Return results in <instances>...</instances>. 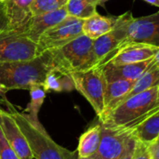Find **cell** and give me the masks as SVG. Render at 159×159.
Segmentation results:
<instances>
[{"label": "cell", "mask_w": 159, "mask_h": 159, "mask_svg": "<svg viewBox=\"0 0 159 159\" xmlns=\"http://www.w3.org/2000/svg\"><path fill=\"white\" fill-rule=\"evenodd\" d=\"M157 90L158 87H155L126 99L114 109L99 117V122L106 128L132 131L159 109Z\"/></svg>", "instance_id": "6da1fadb"}, {"label": "cell", "mask_w": 159, "mask_h": 159, "mask_svg": "<svg viewBox=\"0 0 159 159\" xmlns=\"http://www.w3.org/2000/svg\"><path fill=\"white\" fill-rule=\"evenodd\" d=\"M52 69L53 57L50 50L28 61L0 62V84L7 91L30 90L34 86H42Z\"/></svg>", "instance_id": "7a4b0ae2"}, {"label": "cell", "mask_w": 159, "mask_h": 159, "mask_svg": "<svg viewBox=\"0 0 159 159\" xmlns=\"http://www.w3.org/2000/svg\"><path fill=\"white\" fill-rule=\"evenodd\" d=\"M14 119L24 134L35 159H77V151H70L57 144L39 120L31 119L25 113L10 109Z\"/></svg>", "instance_id": "3957f363"}, {"label": "cell", "mask_w": 159, "mask_h": 159, "mask_svg": "<svg viewBox=\"0 0 159 159\" xmlns=\"http://www.w3.org/2000/svg\"><path fill=\"white\" fill-rule=\"evenodd\" d=\"M53 69L71 75L99 66L93 49V39L82 34L61 48L50 50Z\"/></svg>", "instance_id": "277c9868"}, {"label": "cell", "mask_w": 159, "mask_h": 159, "mask_svg": "<svg viewBox=\"0 0 159 159\" xmlns=\"http://www.w3.org/2000/svg\"><path fill=\"white\" fill-rule=\"evenodd\" d=\"M113 30L119 40V48L129 43L159 47V11L140 18H135L131 11H127L117 16Z\"/></svg>", "instance_id": "5b68a950"}, {"label": "cell", "mask_w": 159, "mask_h": 159, "mask_svg": "<svg viewBox=\"0 0 159 159\" xmlns=\"http://www.w3.org/2000/svg\"><path fill=\"white\" fill-rule=\"evenodd\" d=\"M75 89L90 103L99 118L104 112L105 78L101 66L71 74Z\"/></svg>", "instance_id": "8992f818"}, {"label": "cell", "mask_w": 159, "mask_h": 159, "mask_svg": "<svg viewBox=\"0 0 159 159\" xmlns=\"http://www.w3.org/2000/svg\"><path fill=\"white\" fill-rule=\"evenodd\" d=\"M38 55L37 44L20 31L0 33V62L28 61Z\"/></svg>", "instance_id": "52a82bcc"}, {"label": "cell", "mask_w": 159, "mask_h": 159, "mask_svg": "<svg viewBox=\"0 0 159 159\" xmlns=\"http://www.w3.org/2000/svg\"><path fill=\"white\" fill-rule=\"evenodd\" d=\"M84 20L68 15L61 22L47 30L36 42L38 53L63 47L76 37L84 34Z\"/></svg>", "instance_id": "ba28073f"}, {"label": "cell", "mask_w": 159, "mask_h": 159, "mask_svg": "<svg viewBox=\"0 0 159 159\" xmlns=\"http://www.w3.org/2000/svg\"><path fill=\"white\" fill-rule=\"evenodd\" d=\"M131 137V130L102 126L101 142L94 157L96 159H119Z\"/></svg>", "instance_id": "9c48e42d"}, {"label": "cell", "mask_w": 159, "mask_h": 159, "mask_svg": "<svg viewBox=\"0 0 159 159\" xmlns=\"http://www.w3.org/2000/svg\"><path fill=\"white\" fill-rule=\"evenodd\" d=\"M0 128L2 132L20 159H34L29 143L10 112L0 109Z\"/></svg>", "instance_id": "30bf717a"}, {"label": "cell", "mask_w": 159, "mask_h": 159, "mask_svg": "<svg viewBox=\"0 0 159 159\" xmlns=\"http://www.w3.org/2000/svg\"><path fill=\"white\" fill-rule=\"evenodd\" d=\"M67 16L68 12L65 7L48 13L32 16L27 23L17 31H20L22 34L36 43L47 30L61 22Z\"/></svg>", "instance_id": "8fae6325"}, {"label": "cell", "mask_w": 159, "mask_h": 159, "mask_svg": "<svg viewBox=\"0 0 159 159\" xmlns=\"http://www.w3.org/2000/svg\"><path fill=\"white\" fill-rule=\"evenodd\" d=\"M159 47L143 43H129L119 48L106 62L115 65L135 63L153 59Z\"/></svg>", "instance_id": "7c38bea8"}, {"label": "cell", "mask_w": 159, "mask_h": 159, "mask_svg": "<svg viewBox=\"0 0 159 159\" xmlns=\"http://www.w3.org/2000/svg\"><path fill=\"white\" fill-rule=\"evenodd\" d=\"M152 62L153 59H150L141 62L121 65H115L110 62H105L100 66L102 70L105 81L122 79L135 82L148 69Z\"/></svg>", "instance_id": "4fadbf2b"}, {"label": "cell", "mask_w": 159, "mask_h": 159, "mask_svg": "<svg viewBox=\"0 0 159 159\" xmlns=\"http://www.w3.org/2000/svg\"><path fill=\"white\" fill-rule=\"evenodd\" d=\"M34 0H8L6 2V10L8 20V29L20 30L32 17L31 6Z\"/></svg>", "instance_id": "5bb4252c"}, {"label": "cell", "mask_w": 159, "mask_h": 159, "mask_svg": "<svg viewBox=\"0 0 159 159\" xmlns=\"http://www.w3.org/2000/svg\"><path fill=\"white\" fill-rule=\"evenodd\" d=\"M105 82L106 84H105V92H104L103 114L111 111L116 106H117L126 98V96L130 91L134 84V82L122 80V79L105 81Z\"/></svg>", "instance_id": "9a60e30c"}, {"label": "cell", "mask_w": 159, "mask_h": 159, "mask_svg": "<svg viewBox=\"0 0 159 159\" xmlns=\"http://www.w3.org/2000/svg\"><path fill=\"white\" fill-rule=\"evenodd\" d=\"M117 16L105 17L96 12L91 17L84 20L82 30L83 34L91 39H97L98 37L112 31L116 23Z\"/></svg>", "instance_id": "2e32d148"}, {"label": "cell", "mask_w": 159, "mask_h": 159, "mask_svg": "<svg viewBox=\"0 0 159 159\" xmlns=\"http://www.w3.org/2000/svg\"><path fill=\"white\" fill-rule=\"evenodd\" d=\"M119 48V40L114 30L93 40L94 54L98 65H102L108 61Z\"/></svg>", "instance_id": "e0dca14e"}, {"label": "cell", "mask_w": 159, "mask_h": 159, "mask_svg": "<svg viewBox=\"0 0 159 159\" xmlns=\"http://www.w3.org/2000/svg\"><path fill=\"white\" fill-rule=\"evenodd\" d=\"M101 132L102 125L98 122L81 134L76 150L79 157H89L96 154L101 142Z\"/></svg>", "instance_id": "ac0fdd59"}, {"label": "cell", "mask_w": 159, "mask_h": 159, "mask_svg": "<svg viewBox=\"0 0 159 159\" xmlns=\"http://www.w3.org/2000/svg\"><path fill=\"white\" fill-rule=\"evenodd\" d=\"M137 141L149 144L159 137V109L132 130Z\"/></svg>", "instance_id": "d6986e66"}, {"label": "cell", "mask_w": 159, "mask_h": 159, "mask_svg": "<svg viewBox=\"0 0 159 159\" xmlns=\"http://www.w3.org/2000/svg\"><path fill=\"white\" fill-rule=\"evenodd\" d=\"M42 87L46 92H63L72 91L75 89V84L71 75L62 74L55 69H52L47 75Z\"/></svg>", "instance_id": "ffe728a7"}, {"label": "cell", "mask_w": 159, "mask_h": 159, "mask_svg": "<svg viewBox=\"0 0 159 159\" xmlns=\"http://www.w3.org/2000/svg\"><path fill=\"white\" fill-rule=\"evenodd\" d=\"M158 86L159 69L157 67V65L155 64L154 60H153V62L150 64L148 69L134 82L132 89H130V91L128 93V95L126 96V98L123 101H125L126 99H128L131 96H134L136 94H139L141 92L146 91L150 89H153V88L158 87Z\"/></svg>", "instance_id": "44dd1931"}, {"label": "cell", "mask_w": 159, "mask_h": 159, "mask_svg": "<svg viewBox=\"0 0 159 159\" xmlns=\"http://www.w3.org/2000/svg\"><path fill=\"white\" fill-rule=\"evenodd\" d=\"M68 15L86 20L97 12V6L92 0H68L66 6Z\"/></svg>", "instance_id": "7402d4cb"}, {"label": "cell", "mask_w": 159, "mask_h": 159, "mask_svg": "<svg viewBox=\"0 0 159 159\" xmlns=\"http://www.w3.org/2000/svg\"><path fill=\"white\" fill-rule=\"evenodd\" d=\"M29 91L31 100L23 113H25L31 119L38 120V113L44 103L47 92L44 88L39 85L32 87Z\"/></svg>", "instance_id": "603a6c76"}, {"label": "cell", "mask_w": 159, "mask_h": 159, "mask_svg": "<svg viewBox=\"0 0 159 159\" xmlns=\"http://www.w3.org/2000/svg\"><path fill=\"white\" fill-rule=\"evenodd\" d=\"M68 0H34L31 6L32 16L48 13L64 7Z\"/></svg>", "instance_id": "cb8c5ba5"}, {"label": "cell", "mask_w": 159, "mask_h": 159, "mask_svg": "<svg viewBox=\"0 0 159 159\" xmlns=\"http://www.w3.org/2000/svg\"><path fill=\"white\" fill-rule=\"evenodd\" d=\"M0 159H20L7 142L0 128Z\"/></svg>", "instance_id": "d4e9b609"}, {"label": "cell", "mask_w": 159, "mask_h": 159, "mask_svg": "<svg viewBox=\"0 0 159 159\" xmlns=\"http://www.w3.org/2000/svg\"><path fill=\"white\" fill-rule=\"evenodd\" d=\"M132 159H152L148 144L136 140Z\"/></svg>", "instance_id": "484cf974"}, {"label": "cell", "mask_w": 159, "mask_h": 159, "mask_svg": "<svg viewBox=\"0 0 159 159\" xmlns=\"http://www.w3.org/2000/svg\"><path fill=\"white\" fill-rule=\"evenodd\" d=\"M8 29V20L6 10V2L0 3V33L7 31Z\"/></svg>", "instance_id": "4316f807"}, {"label": "cell", "mask_w": 159, "mask_h": 159, "mask_svg": "<svg viewBox=\"0 0 159 159\" xmlns=\"http://www.w3.org/2000/svg\"><path fill=\"white\" fill-rule=\"evenodd\" d=\"M135 143H136V139L134 138V136L132 135V137L130 138L125 152L123 153L122 157L119 159H132L133 158V153H134V148H135Z\"/></svg>", "instance_id": "83f0119b"}, {"label": "cell", "mask_w": 159, "mask_h": 159, "mask_svg": "<svg viewBox=\"0 0 159 159\" xmlns=\"http://www.w3.org/2000/svg\"><path fill=\"white\" fill-rule=\"evenodd\" d=\"M152 159H159V137L148 144Z\"/></svg>", "instance_id": "f1b7e54d"}, {"label": "cell", "mask_w": 159, "mask_h": 159, "mask_svg": "<svg viewBox=\"0 0 159 159\" xmlns=\"http://www.w3.org/2000/svg\"><path fill=\"white\" fill-rule=\"evenodd\" d=\"M153 60H154V62H155V64L157 65V68L159 69V48L157 49V51L156 55L154 56Z\"/></svg>", "instance_id": "f546056e"}, {"label": "cell", "mask_w": 159, "mask_h": 159, "mask_svg": "<svg viewBox=\"0 0 159 159\" xmlns=\"http://www.w3.org/2000/svg\"><path fill=\"white\" fill-rule=\"evenodd\" d=\"M96 6H104V4L109 0H92Z\"/></svg>", "instance_id": "4dcf8cb0"}, {"label": "cell", "mask_w": 159, "mask_h": 159, "mask_svg": "<svg viewBox=\"0 0 159 159\" xmlns=\"http://www.w3.org/2000/svg\"><path fill=\"white\" fill-rule=\"evenodd\" d=\"M143 1H145V2H147V3H149V4L153 5V6H156V7H159V0H143Z\"/></svg>", "instance_id": "1f68e13d"}, {"label": "cell", "mask_w": 159, "mask_h": 159, "mask_svg": "<svg viewBox=\"0 0 159 159\" xmlns=\"http://www.w3.org/2000/svg\"><path fill=\"white\" fill-rule=\"evenodd\" d=\"M77 159H96V157H95L94 156L89 157H78V158Z\"/></svg>", "instance_id": "d6a6232c"}, {"label": "cell", "mask_w": 159, "mask_h": 159, "mask_svg": "<svg viewBox=\"0 0 159 159\" xmlns=\"http://www.w3.org/2000/svg\"><path fill=\"white\" fill-rule=\"evenodd\" d=\"M157 101H158V103H159V86H158V90H157Z\"/></svg>", "instance_id": "836d02e7"}, {"label": "cell", "mask_w": 159, "mask_h": 159, "mask_svg": "<svg viewBox=\"0 0 159 159\" xmlns=\"http://www.w3.org/2000/svg\"><path fill=\"white\" fill-rule=\"evenodd\" d=\"M7 1H8V0H0V3H5Z\"/></svg>", "instance_id": "e575fe53"}]
</instances>
